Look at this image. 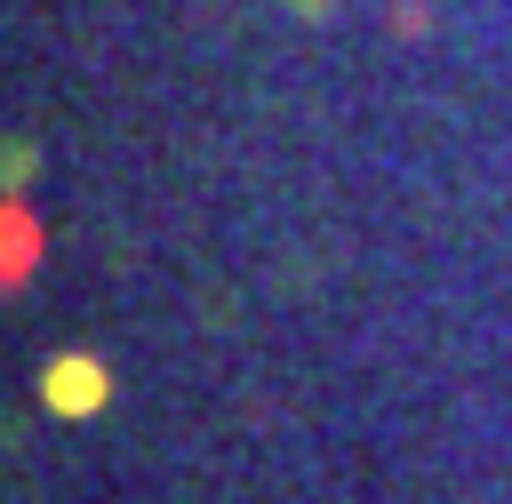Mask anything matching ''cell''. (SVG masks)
<instances>
[{"label": "cell", "instance_id": "6da1fadb", "mask_svg": "<svg viewBox=\"0 0 512 504\" xmlns=\"http://www.w3.org/2000/svg\"><path fill=\"white\" fill-rule=\"evenodd\" d=\"M104 400H112V376H104L96 352H56L40 368V408L48 416H96Z\"/></svg>", "mask_w": 512, "mask_h": 504}]
</instances>
